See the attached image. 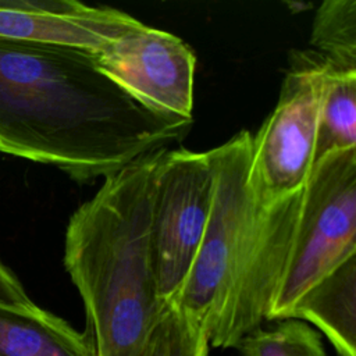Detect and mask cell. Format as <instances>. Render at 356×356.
Instances as JSON below:
<instances>
[{
	"mask_svg": "<svg viewBox=\"0 0 356 356\" xmlns=\"http://www.w3.org/2000/svg\"><path fill=\"white\" fill-rule=\"evenodd\" d=\"M204 327L179 310L165 305L142 356H209Z\"/></svg>",
	"mask_w": 356,
	"mask_h": 356,
	"instance_id": "obj_14",
	"label": "cell"
},
{
	"mask_svg": "<svg viewBox=\"0 0 356 356\" xmlns=\"http://www.w3.org/2000/svg\"><path fill=\"white\" fill-rule=\"evenodd\" d=\"M192 121L145 108L93 53L0 38V153L89 184L181 142Z\"/></svg>",
	"mask_w": 356,
	"mask_h": 356,
	"instance_id": "obj_1",
	"label": "cell"
},
{
	"mask_svg": "<svg viewBox=\"0 0 356 356\" xmlns=\"http://www.w3.org/2000/svg\"><path fill=\"white\" fill-rule=\"evenodd\" d=\"M95 61L145 108L192 120L196 56L181 38L143 25L96 53Z\"/></svg>",
	"mask_w": 356,
	"mask_h": 356,
	"instance_id": "obj_7",
	"label": "cell"
},
{
	"mask_svg": "<svg viewBox=\"0 0 356 356\" xmlns=\"http://www.w3.org/2000/svg\"><path fill=\"white\" fill-rule=\"evenodd\" d=\"M214 196L209 152L164 149L153 186L150 245L160 300H175L204 235Z\"/></svg>",
	"mask_w": 356,
	"mask_h": 356,
	"instance_id": "obj_6",
	"label": "cell"
},
{
	"mask_svg": "<svg viewBox=\"0 0 356 356\" xmlns=\"http://www.w3.org/2000/svg\"><path fill=\"white\" fill-rule=\"evenodd\" d=\"M310 50L334 68L356 71V0H327L317 8Z\"/></svg>",
	"mask_w": 356,
	"mask_h": 356,
	"instance_id": "obj_12",
	"label": "cell"
},
{
	"mask_svg": "<svg viewBox=\"0 0 356 356\" xmlns=\"http://www.w3.org/2000/svg\"><path fill=\"white\" fill-rule=\"evenodd\" d=\"M291 318L323 334L339 356H356V254L310 286Z\"/></svg>",
	"mask_w": 356,
	"mask_h": 356,
	"instance_id": "obj_9",
	"label": "cell"
},
{
	"mask_svg": "<svg viewBox=\"0 0 356 356\" xmlns=\"http://www.w3.org/2000/svg\"><path fill=\"white\" fill-rule=\"evenodd\" d=\"M32 303L17 275L0 260V305L28 306Z\"/></svg>",
	"mask_w": 356,
	"mask_h": 356,
	"instance_id": "obj_15",
	"label": "cell"
},
{
	"mask_svg": "<svg viewBox=\"0 0 356 356\" xmlns=\"http://www.w3.org/2000/svg\"><path fill=\"white\" fill-rule=\"evenodd\" d=\"M0 356H96L90 334L32 303L0 305Z\"/></svg>",
	"mask_w": 356,
	"mask_h": 356,
	"instance_id": "obj_10",
	"label": "cell"
},
{
	"mask_svg": "<svg viewBox=\"0 0 356 356\" xmlns=\"http://www.w3.org/2000/svg\"><path fill=\"white\" fill-rule=\"evenodd\" d=\"M327 63L313 50H293L277 106L252 135L249 185L261 203L303 188L314 164L320 97Z\"/></svg>",
	"mask_w": 356,
	"mask_h": 356,
	"instance_id": "obj_5",
	"label": "cell"
},
{
	"mask_svg": "<svg viewBox=\"0 0 356 356\" xmlns=\"http://www.w3.org/2000/svg\"><path fill=\"white\" fill-rule=\"evenodd\" d=\"M145 24L107 6L75 0H0V38L100 53Z\"/></svg>",
	"mask_w": 356,
	"mask_h": 356,
	"instance_id": "obj_8",
	"label": "cell"
},
{
	"mask_svg": "<svg viewBox=\"0 0 356 356\" xmlns=\"http://www.w3.org/2000/svg\"><path fill=\"white\" fill-rule=\"evenodd\" d=\"M356 254V147L317 160L303 185L289 254L264 320L281 321L325 274Z\"/></svg>",
	"mask_w": 356,
	"mask_h": 356,
	"instance_id": "obj_4",
	"label": "cell"
},
{
	"mask_svg": "<svg viewBox=\"0 0 356 356\" xmlns=\"http://www.w3.org/2000/svg\"><path fill=\"white\" fill-rule=\"evenodd\" d=\"M252 134L241 131L209 150L214 196L204 235L175 298L213 348H236L260 327L282 275L303 188L261 203L249 185Z\"/></svg>",
	"mask_w": 356,
	"mask_h": 356,
	"instance_id": "obj_2",
	"label": "cell"
},
{
	"mask_svg": "<svg viewBox=\"0 0 356 356\" xmlns=\"http://www.w3.org/2000/svg\"><path fill=\"white\" fill-rule=\"evenodd\" d=\"M236 349L241 356H328L321 334L296 318L281 320L270 330L250 331Z\"/></svg>",
	"mask_w": 356,
	"mask_h": 356,
	"instance_id": "obj_13",
	"label": "cell"
},
{
	"mask_svg": "<svg viewBox=\"0 0 356 356\" xmlns=\"http://www.w3.org/2000/svg\"><path fill=\"white\" fill-rule=\"evenodd\" d=\"M356 147V71L327 64L320 97L314 163L321 157Z\"/></svg>",
	"mask_w": 356,
	"mask_h": 356,
	"instance_id": "obj_11",
	"label": "cell"
},
{
	"mask_svg": "<svg viewBox=\"0 0 356 356\" xmlns=\"http://www.w3.org/2000/svg\"><path fill=\"white\" fill-rule=\"evenodd\" d=\"M163 150L104 178L65 229L64 266L81 295L96 356H142L165 306L157 293L150 245Z\"/></svg>",
	"mask_w": 356,
	"mask_h": 356,
	"instance_id": "obj_3",
	"label": "cell"
}]
</instances>
